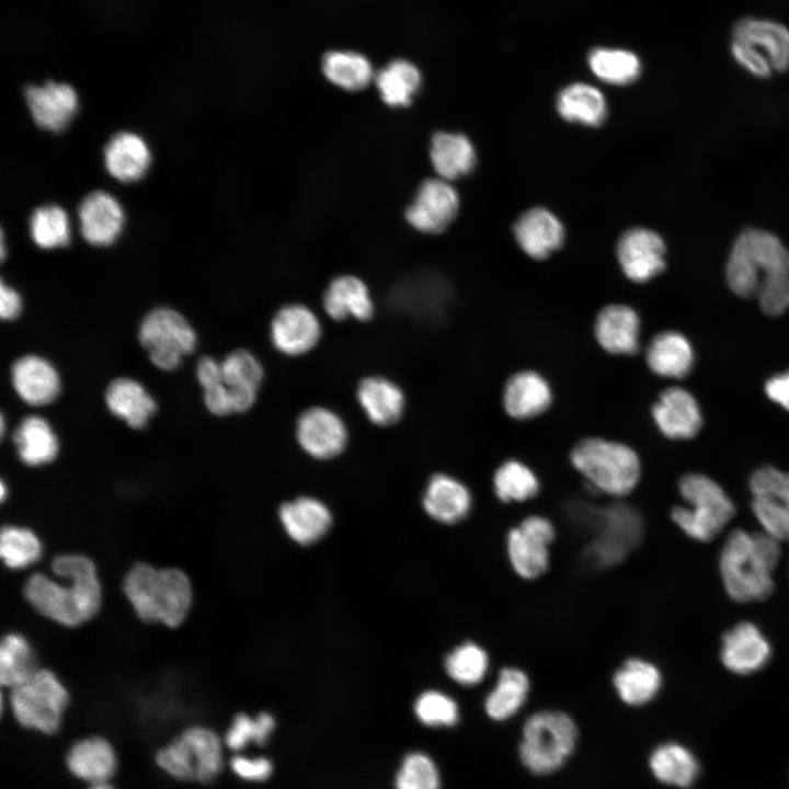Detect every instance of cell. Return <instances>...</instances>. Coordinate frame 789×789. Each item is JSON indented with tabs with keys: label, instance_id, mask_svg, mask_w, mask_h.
Returning a JSON list of instances; mask_svg holds the SVG:
<instances>
[{
	"label": "cell",
	"instance_id": "57",
	"mask_svg": "<svg viewBox=\"0 0 789 789\" xmlns=\"http://www.w3.org/2000/svg\"><path fill=\"white\" fill-rule=\"evenodd\" d=\"M518 526L528 535L538 539L539 541L550 545L554 537L556 530L553 524L541 515H529L526 516Z\"/></svg>",
	"mask_w": 789,
	"mask_h": 789
},
{
	"label": "cell",
	"instance_id": "17",
	"mask_svg": "<svg viewBox=\"0 0 789 789\" xmlns=\"http://www.w3.org/2000/svg\"><path fill=\"white\" fill-rule=\"evenodd\" d=\"M593 333L603 351L630 356L640 347L641 320L632 307L609 304L597 312Z\"/></svg>",
	"mask_w": 789,
	"mask_h": 789
},
{
	"label": "cell",
	"instance_id": "56",
	"mask_svg": "<svg viewBox=\"0 0 789 789\" xmlns=\"http://www.w3.org/2000/svg\"><path fill=\"white\" fill-rule=\"evenodd\" d=\"M204 403L207 410L217 416H227L235 413L231 392L224 381L204 389Z\"/></svg>",
	"mask_w": 789,
	"mask_h": 789
},
{
	"label": "cell",
	"instance_id": "18",
	"mask_svg": "<svg viewBox=\"0 0 789 789\" xmlns=\"http://www.w3.org/2000/svg\"><path fill=\"white\" fill-rule=\"evenodd\" d=\"M659 431L671 439L694 437L702 425V416L694 396L681 387L663 390L651 409Z\"/></svg>",
	"mask_w": 789,
	"mask_h": 789
},
{
	"label": "cell",
	"instance_id": "13",
	"mask_svg": "<svg viewBox=\"0 0 789 789\" xmlns=\"http://www.w3.org/2000/svg\"><path fill=\"white\" fill-rule=\"evenodd\" d=\"M295 435L300 448L318 460H329L346 448L348 432L343 419L325 407H311L296 421Z\"/></svg>",
	"mask_w": 789,
	"mask_h": 789
},
{
	"label": "cell",
	"instance_id": "46",
	"mask_svg": "<svg viewBox=\"0 0 789 789\" xmlns=\"http://www.w3.org/2000/svg\"><path fill=\"white\" fill-rule=\"evenodd\" d=\"M181 736L188 744L194 763L195 780L209 782L221 771L222 743L219 736L209 728L192 725L186 728Z\"/></svg>",
	"mask_w": 789,
	"mask_h": 789
},
{
	"label": "cell",
	"instance_id": "28",
	"mask_svg": "<svg viewBox=\"0 0 789 789\" xmlns=\"http://www.w3.org/2000/svg\"><path fill=\"white\" fill-rule=\"evenodd\" d=\"M357 401L367 419L378 426L399 422L405 408L403 390L384 376L363 378L356 389Z\"/></svg>",
	"mask_w": 789,
	"mask_h": 789
},
{
	"label": "cell",
	"instance_id": "37",
	"mask_svg": "<svg viewBox=\"0 0 789 789\" xmlns=\"http://www.w3.org/2000/svg\"><path fill=\"white\" fill-rule=\"evenodd\" d=\"M321 70L330 83L347 92L364 90L374 81L376 75L365 55L342 49L325 53Z\"/></svg>",
	"mask_w": 789,
	"mask_h": 789
},
{
	"label": "cell",
	"instance_id": "62",
	"mask_svg": "<svg viewBox=\"0 0 789 789\" xmlns=\"http://www.w3.org/2000/svg\"><path fill=\"white\" fill-rule=\"evenodd\" d=\"M7 490H8V489H7V485H5L4 481L2 480V481H1V492H0V496H1V500H2V501H4L5 498H7V493H8Z\"/></svg>",
	"mask_w": 789,
	"mask_h": 789
},
{
	"label": "cell",
	"instance_id": "19",
	"mask_svg": "<svg viewBox=\"0 0 789 789\" xmlns=\"http://www.w3.org/2000/svg\"><path fill=\"white\" fill-rule=\"evenodd\" d=\"M770 655L768 640L752 622L742 621L722 637L721 661L735 674L747 675L762 670Z\"/></svg>",
	"mask_w": 789,
	"mask_h": 789
},
{
	"label": "cell",
	"instance_id": "58",
	"mask_svg": "<svg viewBox=\"0 0 789 789\" xmlns=\"http://www.w3.org/2000/svg\"><path fill=\"white\" fill-rule=\"evenodd\" d=\"M196 378L204 389L222 381L221 364L211 356H203L196 366Z\"/></svg>",
	"mask_w": 789,
	"mask_h": 789
},
{
	"label": "cell",
	"instance_id": "53",
	"mask_svg": "<svg viewBox=\"0 0 789 789\" xmlns=\"http://www.w3.org/2000/svg\"><path fill=\"white\" fill-rule=\"evenodd\" d=\"M156 764L176 780H195V763L188 744L179 735L156 754Z\"/></svg>",
	"mask_w": 789,
	"mask_h": 789
},
{
	"label": "cell",
	"instance_id": "38",
	"mask_svg": "<svg viewBox=\"0 0 789 789\" xmlns=\"http://www.w3.org/2000/svg\"><path fill=\"white\" fill-rule=\"evenodd\" d=\"M591 72L602 82L624 87L637 81L642 61L632 50L621 47H595L587 55Z\"/></svg>",
	"mask_w": 789,
	"mask_h": 789
},
{
	"label": "cell",
	"instance_id": "36",
	"mask_svg": "<svg viewBox=\"0 0 789 789\" xmlns=\"http://www.w3.org/2000/svg\"><path fill=\"white\" fill-rule=\"evenodd\" d=\"M374 82L381 101L389 107H407L421 89L422 75L411 61L398 58L379 69Z\"/></svg>",
	"mask_w": 789,
	"mask_h": 789
},
{
	"label": "cell",
	"instance_id": "35",
	"mask_svg": "<svg viewBox=\"0 0 789 789\" xmlns=\"http://www.w3.org/2000/svg\"><path fill=\"white\" fill-rule=\"evenodd\" d=\"M20 460L30 467L52 462L59 453V441L52 425L42 416L30 415L21 421L13 434Z\"/></svg>",
	"mask_w": 789,
	"mask_h": 789
},
{
	"label": "cell",
	"instance_id": "12",
	"mask_svg": "<svg viewBox=\"0 0 789 789\" xmlns=\"http://www.w3.org/2000/svg\"><path fill=\"white\" fill-rule=\"evenodd\" d=\"M460 198L453 182L438 176L424 180L416 188L404 217L416 231L438 235L455 220Z\"/></svg>",
	"mask_w": 789,
	"mask_h": 789
},
{
	"label": "cell",
	"instance_id": "1",
	"mask_svg": "<svg viewBox=\"0 0 789 789\" xmlns=\"http://www.w3.org/2000/svg\"><path fill=\"white\" fill-rule=\"evenodd\" d=\"M53 575L36 571L22 586L27 605L43 618L64 628L91 621L103 604V587L94 561L80 552L56 554L49 564Z\"/></svg>",
	"mask_w": 789,
	"mask_h": 789
},
{
	"label": "cell",
	"instance_id": "33",
	"mask_svg": "<svg viewBox=\"0 0 789 789\" xmlns=\"http://www.w3.org/2000/svg\"><path fill=\"white\" fill-rule=\"evenodd\" d=\"M558 114L570 123L588 127L602 125L607 116V101L604 93L587 82H572L557 95Z\"/></svg>",
	"mask_w": 789,
	"mask_h": 789
},
{
	"label": "cell",
	"instance_id": "54",
	"mask_svg": "<svg viewBox=\"0 0 789 789\" xmlns=\"http://www.w3.org/2000/svg\"><path fill=\"white\" fill-rule=\"evenodd\" d=\"M756 296L766 315H781L789 308V274L764 278Z\"/></svg>",
	"mask_w": 789,
	"mask_h": 789
},
{
	"label": "cell",
	"instance_id": "50",
	"mask_svg": "<svg viewBox=\"0 0 789 789\" xmlns=\"http://www.w3.org/2000/svg\"><path fill=\"white\" fill-rule=\"evenodd\" d=\"M221 364L222 381L231 388L259 390L264 379V368L260 359L248 350L229 353Z\"/></svg>",
	"mask_w": 789,
	"mask_h": 789
},
{
	"label": "cell",
	"instance_id": "25",
	"mask_svg": "<svg viewBox=\"0 0 789 789\" xmlns=\"http://www.w3.org/2000/svg\"><path fill=\"white\" fill-rule=\"evenodd\" d=\"M278 518L289 538L300 545L318 541L332 525L329 507L307 495L284 502L278 508Z\"/></svg>",
	"mask_w": 789,
	"mask_h": 789
},
{
	"label": "cell",
	"instance_id": "44",
	"mask_svg": "<svg viewBox=\"0 0 789 789\" xmlns=\"http://www.w3.org/2000/svg\"><path fill=\"white\" fill-rule=\"evenodd\" d=\"M495 496L504 503H519L535 498L540 489L536 472L518 459H506L493 472Z\"/></svg>",
	"mask_w": 789,
	"mask_h": 789
},
{
	"label": "cell",
	"instance_id": "47",
	"mask_svg": "<svg viewBox=\"0 0 789 789\" xmlns=\"http://www.w3.org/2000/svg\"><path fill=\"white\" fill-rule=\"evenodd\" d=\"M447 675L462 686L481 683L489 670V655L479 644L467 641L450 651L444 662Z\"/></svg>",
	"mask_w": 789,
	"mask_h": 789
},
{
	"label": "cell",
	"instance_id": "24",
	"mask_svg": "<svg viewBox=\"0 0 789 789\" xmlns=\"http://www.w3.org/2000/svg\"><path fill=\"white\" fill-rule=\"evenodd\" d=\"M422 505L431 518L453 525L467 517L472 506V495L464 482L450 474L438 472L428 479L422 495Z\"/></svg>",
	"mask_w": 789,
	"mask_h": 789
},
{
	"label": "cell",
	"instance_id": "34",
	"mask_svg": "<svg viewBox=\"0 0 789 789\" xmlns=\"http://www.w3.org/2000/svg\"><path fill=\"white\" fill-rule=\"evenodd\" d=\"M613 685L621 701L639 707L658 695L662 686V675L651 662L633 658L625 661L615 672Z\"/></svg>",
	"mask_w": 789,
	"mask_h": 789
},
{
	"label": "cell",
	"instance_id": "15",
	"mask_svg": "<svg viewBox=\"0 0 789 789\" xmlns=\"http://www.w3.org/2000/svg\"><path fill=\"white\" fill-rule=\"evenodd\" d=\"M321 334L318 317L301 304L281 307L270 324V338L274 348L290 357L301 356L313 350Z\"/></svg>",
	"mask_w": 789,
	"mask_h": 789
},
{
	"label": "cell",
	"instance_id": "22",
	"mask_svg": "<svg viewBox=\"0 0 789 789\" xmlns=\"http://www.w3.org/2000/svg\"><path fill=\"white\" fill-rule=\"evenodd\" d=\"M519 248L534 260H545L557 251L564 240V227L549 209L534 207L519 216L513 227Z\"/></svg>",
	"mask_w": 789,
	"mask_h": 789
},
{
	"label": "cell",
	"instance_id": "31",
	"mask_svg": "<svg viewBox=\"0 0 789 789\" xmlns=\"http://www.w3.org/2000/svg\"><path fill=\"white\" fill-rule=\"evenodd\" d=\"M150 150L137 134L119 132L104 148V162L107 172L119 182H134L141 179L149 169Z\"/></svg>",
	"mask_w": 789,
	"mask_h": 789
},
{
	"label": "cell",
	"instance_id": "20",
	"mask_svg": "<svg viewBox=\"0 0 789 789\" xmlns=\"http://www.w3.org/2000/svg\"><path fill=\"white\" fill-rule=\"evenodd\" d=\"M25 100L35 124L52 132L64 130L78 111V95L66 83L27 85Z\"/></svg>",
	"mask_w": 789,
	"mask_h": 789
},
{
	"label": "cell",
	"instance_id": "45",
	"mask_svg": "<svg viewBox=\"0 0 789 789\" xmlns=\"http://www.w3.org/2000/svg\"><path fill=\"white\" fill-rule=\"evenodd\" d=\"M727 282L737 296L748 298L757 295L762 273L757 265L747 231L739 235L731 249L727 263Z\"/></svg>",
	"mask_w": 789,
	"mask_h": 789
},
{
	"label": "cell",
	"instance_id": "51",
	"mask_svg": "<svg viewBox=\"0 0 789 789\" xmlns=\"http://www.w3.org/2000/svg\"><path fill=\"white\" fill-rule=\"evenodd\" d=\"M396 789H441V775L435 762L425 753H409L396 775Z\"/></svg>",
	"mask_w": 789,
	"mask_h": 789
},
{
	"label": "cell",
	"instance_id": "49",
	"mask_svg": "<svg viewBox=\"0 0 789 789\" xmlns=\"http://www.w3.org/2000/svg\"><path fill=\"white\" fill-rule=\"evenodd\" d=\"M274 728L275 720L267 712H261L255 717L241 712L233 718L226 732L224 743L233 752H240L251 743L263 745Z\"/></svg>",
	"mask_w": 789,
	"mask_h": 789
},
{
	"label": "cell",
	"instance_id": "52",
	"mask_svg": "<svg viewBox=\"0 0 789 789\" xmlns=\"http://www.w3.org/2000/svg\"><path fill=\"white\" fill-rule=\"evenodd\" d=\"M418 720L426 727H453L459 719L455 699L439 690H426L419 695L413 705Z\"/></svg>",
	"mask_w": 789,
	"mask_h": 789
},
{
	"label": "cell",
	"instance_id": "42",
	"mask_svg": "<svg viewBox=\"0 0 789 789\" xmlns=\"http://www.w3.org/2000/svg\"><path fill=\"white\" fill-rule=\"evenodd\" d=\"M549 546L526 534L518 525L506 535V552L514 572L522 579L534 580L549 568Z\"/></svg>",
	"mask_w": 789,
	"mask_h": 789
},
{
	"label": "cell",
	"instance_id": "59",
	"mask_svg": "<svg viewBox=\"0 0 789 789\" xmlns=\"http://www.w3.org/2000/svg\"><path fill=\"white\" fill-rule=\"evenodd\" d=\"M765 392L770 400L789 411V370L769 378Z\"/></svg>",
	"mask_w": 789,
	"mask_h": 789
},
{
	"label": "cell",
	"instance_id": "43",
	"mask_svg": "<svg viewBox=\"0 0 789 789\" xmlns=\"http://www.w3.org/2000/svg\"><path fill=\"white\" fill-rule=\"evenodd\" d=\"M43 553V541L32 528L16 524L1 528L0 557L7 569L27 570L42 559Z\"/></svg>",
	"mask_w": 789,
	"mask_h": 789
},
{
	"label": "cell",
	"instance_id": "9",
	"mask_svg": "<svg viewBox=\"0 0 789 789\" xmlns=\"http://www.w3.org/2000/svg\"><path fill=\"white\" fill-rule=\"evenodd\" d=\"M138 338L151 363L159 369H176L197 344L190 322L174 309L156 308L142 319Z\"/></svg>",
	"mask_w": 789,
	"mask_h": 789
},
{
	"label": "cell",
	"instance_id": "11",
	"mask_svg": "<svg viewBox=\"0 0 789 789\" xmlns=\"http://www.w3.org/2000/svg\"><path fill=\"white\" fill-rule=\"evenodd\" d=\"M752 511L766 534L789 540V472L765 466L750 479Z\"/></svg>",
	"mask_w": 789,
	"mask_h": 789
},
{
	"label": "cell",
	"instance_id": "21",
	"mask_svg": "<svg viewBox=\"0 0 789 789\" xmlns=\"http://www.w3.org/2000/svg\"><path fill=\"white\" fill-rule=\"evenodd\" d=\"M11 382L16 395L27 404L52 403L60 393L61 382L56 367L46 358L28 354L11 367Z\"/></svg>",
	"mask_w": 789,
	"mask_h": 789
},
{
	"label": "cell",
	"instance_id": "41",
	"mask_svg": "<svg viewBox=\"0 0 789 789\" xmlns=\"http://www.w3.org/2000/svg\"><path fill=\"white\" fill-rule=\"evenodd\" d=\"M649 766L659 781L682 788L690 786L699 770L693 753L674 742L655 747L650 755Z\"/></svg>",
	"mask_w": 789,
	"mask_h": 789
},
{
	"label": "cell",
	"instance_id": "60",
	"mask_svg": "<svg viewBox=\"0 0 789 789\" xmlns=\"http://www.w3.org/2000/svg\"><path fill=\"white\" fill-rule=\"evenodd\" d=\"M22 300L19 293L1 281L0 285V316L3 320H13L21 313Z\"/></svg>",
	"mask_w": 789,
	"mask_h": 789
},
{
	"label": "cell",
	"instance_id": "14",
	"mask_svg": "<svg viewBox=\"0 0 789 789\" xmlns=\"http://www.w3.org/2000/svg\"><path fill=\"white\" fill-rule=\"evenodd\" d=\"M616 253L622 273L634 283L649 282L665 268V243L660 235L648 228L625 231Z\"/></svg>",
	"mask_w": 789,
	"mask_h": 789
},
{
	"label": "cell",
	"instance_id": "55",
	"mask_svg": "<svg viewBox=\"0 0 789 789\" xmlns=\"http://www.w3.org/2000/svg\"><path fill=\"white\" fill-rule=\"evenodd\" d=\"M230 768L236 776L248 781H263L273 771V765L266 757H248L237 754L230 759Z\"/></svg>",
	"mask_w": 789,
	"mask_h": 789
},
{
	"label": "cell",
	"instance_id": "30",
	"mask_svg": "<svg viewBox=\"0 0 789 789\" xmlns=\"http://www.w3.org/2000/svg\"><path fill=\"white\" fill-rule=\"evenodd\" d=\"M105 403L129 427L144 428L157 411V402L146 388L128 377L114 379L106 388Z\"/></svg>",
	"mask_w": 789,
	"mask_h": 789
},
{
	"label": "cell",
	"instance_id": "23",
	"mask_svg": "<svg viewBox=\"0 0 789 789\" xmlns=\"http://www.w3.org/2000/svg\"><path fill=\"white\" fill-rule=\"evenodd\" d=\"M78 215L81 235L93 245H108L122 231L124 211L118 201L107 192L94 191L80 203Z\"/></svg>",
	"mask_w": 789,
	"mask_h": 789
},
{
	"label": "cell",
	"instance_id": "6",
	"mask_svg": "<svg viewBox=\"0 0 789 789\" xmlns=\"http://www.w3.org/2000/svg\"><path fill=\"white\" fill-rule=\"evenodd\" d=\"M576 741L578 728L569 714L540 710L530 714L523 725L519 759L535 775L551 774L567 762Z\"/></svg>",
	"mask_w": 789,
	"mask_h": 789
},
{
	"label": "cell",
	"instance_id": "16",
	"mask_svg": "<svg viewBox=\"0 0 789 789\" xmlns=\"http://www.w3.org/2000/svg\"><path fill=\"white\" fill-rule=\"evenodd\" d=\"M553 401L549 381L538 371L522 369L510 375L502 390L504 412L513 420L526 421L545 413Z\"/></svg>",
	"mask_w": 789,
	"mask_h": 789
},
{
	"label": "cell",
	"instance_id": "3",
	"mask_svg": "<svg viewBox=\"0 0 789 789\" xmlns=\"http://www.w3.org/2000/svg\"><path fill=\"white\" fill-rule=\"evenodd\" d=\"M777 538L766 534L733 530L720 554V573L727 593L740 603L763 601L774 590L773 571L781 549Z\"/></svg>",
	"mask_w": 789,
	"mask_h": 789
},
{
	"label": "cell",
	"instance_id": "48",
	"mask_svg": "<svg viewBox=\"0 0 789 789\" xmlns=\"http://www.w3.org/2000/svg\"><path fill=\"white\" fill-rule=\"evenodd\" d=\"M33 241L42 249L65 247L70 241V226L67 213L57 205L36 208L30 218Z\"/></svg>",
	"mask_w": 789,
	"mask_h": 789
},
{
	"label": "cell",
	"instance_id": "2",
	"mask_svg": "<svg viewBox=\"0 0 789 789\" xmlns=\"http://www.w3.org/2000/svg\"><path fill=\"white\" fill-rule=\"evenodd\" d=\"M122 591L139 620L170 629L182 626L193 606L192 581L176 567L136 562L125 572Z\"/></svg>",
	"mask_w": 789,
	"mask_h": 789
},
{
	"label": "cell",
	"instance_id": "8",
	"mask_svg": "<svg viewBox=\"0 0 789 789\" xmlns=\"http://www.w3.org/2000/svg\"><path fill=\"white\" fill-rule=\"evenodd\" d=\"M8 690V705L21 727L43 734L60 729L70 694L53 670L41 666L25 682Z\"/></svg>",
	"mask_w": 789,
	"mask_h": 789
},
{
	"label": "cell",
	"instance_id": "10",
	"mask_svg": "<svg viewBox=\"0 0 789 789\" xmlns=\"http://www.w3.org/2000/svg\"><path fill=\"white\" fill-rule=\"evenodd\" d=\"M597 537L587 547V556L597 567L606 568L622 561L640 544L642 518L628 504L616 502L594 511Z\"/></svg>",
	"mask_w": 789,
	"mask_h": 789
},
{
	"label": "cell",
	"instance_id": "27",
	"mask_svg": "<svg viewBox=\"0 0 789 789\" xmlns=\"http://www.w3.org/2000/svg\"><path fill=\"white\" fill-rule=\"evenodd\" d=\"M322 305L325 313L335 321L354 318L364 322L370 320L375 311L368 286L351 274L336 276L329 283Z\"/></svg>",
	"mask_w": 789,
	"mask_h": 789
},
{
	"label": "cell",
	"instance_id": "4",
	"mask_svg": "<svg viewBox=\"0 0 789 789\" xmlns=\"http://www.w3.org/2000/svg\"><path fill=\"white\" fill-rule=\"evenodd\" d=\"M573 468L596 493L624 498L638 485L641 461L629 445L592 436L580 439L570 451Z\"/></svg>",
	"mask_w": 789,
	"mask_h": 789
},
{
	"label": "cell",
	"instance_id": "39",
	"mask_svg": "<svg viewBox=\"0 0 789 789\" xmlns=\"http://www.w3.org/2000/svg\"><path fill=\"white\" fill-rule=\"evenodd\" d=\"M528 691L527 674L517 667H504L484 699V711L492 720H507L523 707Z\"/></svg>",
	"mask_w": 789,
	"mask_h": 789
},
{
	"label": "cell",
	"instance_id": "5",
	"mask_svg": "<svg viewBox=\"0 0 789 789\" xmlns=\"http://www.w3.org/2000/svg\"><path fill=\"white\" fill-rule=\"evenodd\" d=\"M730 52L744 70L757 78L789 69V27L770 19L746 16L731 30Z\"/></svg>",
	"mask_w": 789,
	"mask_h": 789
},
{
	"label": "cell",
	"instance_id": "29",
	"mask_svg": "<svg viewBox=\"0 0 789 789\" xmlns=\"http://www.w3.org/2000/svg\"><path fill=\"white\" fill-rule=\"evenodd\" d=\"M428 152L436 176L449 182L470 174L476 167L474 146L461 133H435L432 136Z\"/></svg>",
	"mask_w": 789,
	"mask_h": 789
},
{
	"label": "cell",
	"instance_id": "32",
	"mask_svg": "<svg viewBox=\"0 0 789 789\" xmlns=\"http://www.w3.org/2000/svg\"><path fill=\"white\" fill-rule=\"evenodd\" d=\"M645 362L650 370L660 377L683 378L694 365L693 346L684 334L663 331L650 341Z\"/></svg>",
	"mask_w": 789,
	"mask_h": 789
},
{
	"label": "cell",
	"instance_id": "61",
	"mask_svg": "<svg viewBox=\"0 0 789 789\" xmlns=\"http://www.w3.org/2000/svg\"><path fill=\"white\" fill-rule=\"evenodd\" d=\"M89 789H114L108 782L90 785Z\"/></svg>",
	"mask_w": 789,
	"mask_h": 789
},
{
	"label": "cell",
	"instance_id": "40",
	"mask_svg": "<svg viewBox=\"0 0 789 789\" xmlns=\"http://www.w3.org/2000/svg\"><path fill=\"white\" fill-rule=\"evenodd\" d=\"M41 665L28 638L19 631L7 632L0 642V683L13 688L30 678Z\"/></svg>",
	"mask_w": 789,
	"mask_h": 789
},
{
	"label": "cell",
	"instance_id": "7",
	"mask_svg": "<svg viewBox=\"0 0 789 789\" xmlns=\"http://www.w3.org/2000/svg\"><path fill=\"white\" fill-rule=\"evenodd\" d=\"M686 506H675L673 522L690 538L710 541L732 519L735 507L722 488L701 473L685 474L678 483Z\"/></svg>",
	"mask_w": 789,
	"mask_h": 789
},
{
	"label": "cell",
	"instance_id": "26",
	"mask_svg": "<svg viewBox=\"0 0 789 789\" xmlns=\"http://www.w3.org/2000/svg\"><path fill=\"white\" fill-rule=\"evenodd\" d=\"M66 766L76 778L90 785L107 782L116 770V753L105 737L91 735L72 744Z\"/></svg>",
	"mask_w": 789,
	"mask_h": 789
}]
</instances>
